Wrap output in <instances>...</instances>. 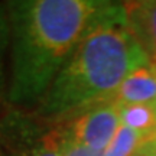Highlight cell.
Masks as SVG:
<instances>
[{"instance_id": "obj_1", "label": "cell", "mask_w": 156, "mask_h": 156, "mask_svg": "<svg viewBox=\"0 0 156 156\" xmlns=\"http://www.w3.org/2000/svg\"><path fill=\"white\" fill-rule=\"evenodd\" d=\"M107 2L12 0L10 75L7 101L36 108Z\"/></svg>"}, {"instance_id": "obj_2", "label": "cell", "mask_w": 156, "mask_h": 156, "mask_svg": "<svg viewBox=\"0 0 156 156\" xmlns=\"http://www.w3.org/2000/svg\"><path fill=\"white\" fill-rule=\"evenodd\" d=\"M147 61L127 25L124 3L107 2L34 113L45 122L62 124L112 100L129 74Z\"/></svg>"}, {"instance_id": "obj_3", "label": "cell", "mask_w": 156, "mask_h": 156, "mask_svg": "<svg viewBox=\"0 0 156 156\" xmlns=\"http://www.w3.org/2000/svg\"><path fill=\"white\" fill-rule=\"evenodd\" d=\"M0 145L12 156H61L59 127L20 108L0 117Z\"/></svg>"}, {"instance_id": "obj_4", "label": "cell", "mask_w": 156, "mask_h": 156, "mask_svg": "<svg viewBox=\"0 0 156 156\" xmlns=\"http://www.w3.org/2000/svg\"><path fill=\"white\" fill-rule=\"evenodd\" d=\"M120 126L119 106L114 101H103L58 124L64 137L97 152H104Z\"/></svg>"}, {"instance_id": "obj_5", "label": "cell", "mask_w": 156, "mask_h": 156, "mask_svg": "<svg viewBox=\"0 0 156 156\" xmlns=\"http://www.w3.org/2000/svg\"><path fill=\"white\" fill-rule=\"evenodd\" d=\"M126 20L149 61H156V0L126 2Z\"/></svg>"}, {"instance_id": "obj_6", "label": "cell", "mask_w": 156, "mask_h": 156, "mask_svg": "<svg viewBox=\"0 0 156 156\" xmlns=\"http://www.w3.org/2000/svg\"><path fill=\"white\" fill-rule=\"evenodd\" d=\"M117 106L156 103V61H147L129 74L113 94Z\"/></svg>"}, {"instance_id": "obj_7", "label": "cell", "mask_w": 156, "mask_h": 156, "mask_svg": "<svg viewBox=\"0 0 156 156\" xmlns=\"http://www.w3.org/2000/svg\"><path fill=\"white\" fill-rule=\"evenodd\" d=\"M120 124L151 139L156 136V103L119 106Z\"/></svg>"}, {"instance_id": "obj_8", "label": "cell", "mask_w": 156, "mask_h": 156, "mask_svg": "<svg viewBox=\"0 0 156 156\" xmlns=\"http://www.w3.org/2000/svg\"><path fill=\"white\" fill-rule=\"evenodd\" d=\"M146 140L145 136L120 124L103 156H136Z\"/></svg>"}, {"instance_id": "obj_9", "label": "cell", "mask_w": 156, "mask_h": 156, "mask_svg": "<svg viewBox=\"0 0 156 156\" xmlns=\"http://www.w3.org/2000/svg\"><path fill=\"white\" fill-rule=\"evenodd\" d=\"M10 49V23L6 5H0V103L7 98L9 77L6 75V58Z\"/></svg>"}, {"instance_id": "obj_10", "label": "cell", "mask_w": 156, "mask_h": 156, "mask_svg": "<svg viewBox=\"0 0 156 156\" xmlns=\"http://www.w3.org/2000/svg\"><path fill=\"white\" fill-rule=\"evenodd\" d=\"M61 156H103V152H97L83 145H78L73 140L64 137L61 133Z\"/></svg>"}, {"instance_id": "obj_11", "label": "cell", "mask_w": 156, "mask_h": 156, "mask_svg": "<svg viewBox=\"0 0 156 156\" xmlns=\"http://www.w3.org/2000/svg\"><path fill=\"white\" fill-rule=\"evenodd\" d=\"M139 156H156V136L147 139L137 152Z\"/></svg>"}, {"instance_id": "obj_12", "label": "cell", "mask_w": 156, "mask_h": 156, "mask_svg": "<svg viewBox=\"0 0 156 156\" xmlns=\"http://www.w3.org/2000/svg\"><path fill=\"white\" fill-rule=\"evenodd\" d=\"M0 156H12V155H10V153H9L7 151H6L3 146L0 145Z\"/></svg>"}, {"instance_id": "obj_13", "label": "cell", "mask_w": 156, "mask_h": 156, "mask_svg": "<svg viewBox=\"0 0 156 156\" xmlns=\"http://www.w3.org/2000/svg\"><path fill=\"white\" fill-rule=\"evenodd\" d=\"M136 156H139V155H136Z\"/></svg>"}]
</instances>
